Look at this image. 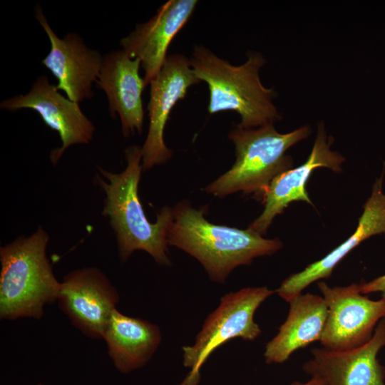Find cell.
I'll list each match as a JSON object with an SVG mask.
<instances>
[{"label":"cell","mask_w":385,"mask_h":385,"mask_svg":"<svg viewBox=\"0 0 385 385\" xmlns=\"http://www.w3.org/2000/svg\"><path fill=\"white\" fill-rule=\"evenodd\" d=\"M168 245L195 258L213 282L224 283L236 267L249 265L255 258L274 254L282 247L278 238L266 239L250 229L215 225L184 200L173 207Z\"/></svg>","instance_id":"cell-1"},{"label":"cell","mask_w":385,"mask_h":385,"mask_svg":"<svg viewBox=\"0 0 385 385\" xmlns=\"http://www.w3.org/2000/svg\"><path fill=\"white\" fill-rule=\"evenodd\" d=\"M126 168L114 173L98 168L96 182L106 197L102 214L110 220L116 235L119 257L125 262L136 250L148 253L160 265L170 266L167 235L173 220V208L163 207L155 222L146 217L138 196L142 150L138 145L125 150Z\"/></svg>","instance_id":"cell-2"},{"label":"cell","mask_w":385,"mask_h":385,"mask_svg":"<svg viewBox=\"0 0 385 385\" xmlns=\"http://www.w3.org/2000/svg\"><path fill=\"white\" fill-rule=\"evenodd\" d=\"M247 58L235 66L209 48L195 46L190 61L197 78L207 85L210 114L234 111L241 119L238 125L244 128L274 124L281 118L273 103L276 93L265 87L259 76L265 59L257 52H250Z\"/></svg>","instance_id":"cell-3"},{"label":"cell","mask_w":385,"mask_h":385,"mask_svg":"<svg viewBox=\"0 0 385 385\" xmlns=\"http://www.w3.org/2000/svg\"><path fill=\"white\" fill-rule=\"evenodd\" d=\"M49 237L41 227L0 248V318L40 319L58 300L61 282L46 256Z\"/></svg>","instance_id":"cell-4"},{"label":"cell","mask_w":385,"mask_h":385,"mask_svg":"<svg viewBox=\"0 0 385 385\" xmlns=\"http://www.w3.org/2000/svg\"><path fill=\"white\" fill-rule=\"evenodd\" d=\"M310 131L308 125L280 133L274 124L257 128H244L237 125L228 134L235 145V162L205 190L220 198L237 192L262 197L277 176L292 169L293 160L286 154L287 150L306 138Z\"/></svg>","instance_id":"cell-5"},{"label":"cell","mask_w":385,"mask_h":385,"mask_svg":"<svg viewBox=\"0 0 385 385\" xmlns=\"http://www.w3.org/2000/svg\"><path fill=\"white\" fill-rule=\"evenodd\" d=\"M275 290L267 287H245L223 295L219 305L205 319L195 342L182 348L183 365L190 371L180 385H198L200 370L211 354L235 338L246 341L262 333L254 316Z\"/></svg>","instance_id":"cell-6"},{"label":"cell","mask_w":385,"mask_h":385,"mask_svg":"<svg viewBox=\"0 0 385 385\" xmlns=\"http://www.w3.org/2000/svg\"><path fill=\"white\" fill-rule=\"evenodd\" d=\"M317 287L327 307V317L320 343L322 347L341 351L360 346L372 337L385 317V300H372L360 291L359 284Z\"/></svg>","instance_id":"cell-7"},{"label":"cell","mask_w":385,"mask_h":385,"mask_svg":"<svg viewBox=\"0 0 385 385\" xmlns=\"http://www.w3.org/2000/svg\"><path fill=\"white\" fill-rule=\"evenodd\" d=\"M0 108L11 112L31 109L48 127L58 132L61 145L51 152L50 160L53 165L58 163L69 147L89 143L96 130L93 123L83 113L79 103L59 93L45 75L38 76L26 94L2 101Z\"/></svg>","instance_id":"cell-8"},{"label":"cell","mask_w":385,"mask_h":385,"mask_svg":"<svg viewBox=\"0 0 385 385\" xmlns=\"http://www.w3.org/2000/svg\"><path fill=\"white\" fill-rule=\"evenodd\" d=\"M200 82L189 58L182 54L168 56L160 73L149 84V126L141 147L143 170L165 163L172 157L173 151L164 140L165 125L173 108L185 97L190 87Z\"/></svg>","instance_id":"cell-9"},{"label":"cell","mask_w":385,"mask_h":385,"mask_svg":"<svg viewBox=\"0 0 385 385\" xmlns=\"http://www.w3.org/2000/svg\"><path fill=\"white\" fill-rule=\"evenodd\" d=\"M57 302L60 309L84 335L103 339L107 324L117 309L119 294L103 272L86 267L63 277Z\"/></svg>","instance_id":"cell-10"},{"label":"cell","mask_w":385,"mask_h":385,"mask_svg":"<svg viewBox=\"0 0 385 385\" xmlns=\"http://www.w3.org/2000/svg\"><path fill=\"white\" fill-rule=\"evenodd\" d=\"M35 17L50 41V51L41 63L57 79L56 88L77 103L92 98L93 83L98 79L103 56L87 46L76 33L68 32L59 38L39 6L35 9Z\"/></svg>","instance_id":"cell-11"},{"label":"cell","mask_w":385,"mask_h":385,"mask_svg":"<svg viewBox=\"0 0 385 385\" xmlns=\"http://www.w3.org/2000/svg\"><path fill=\"white\" fill-rule=\"evenodd\" d=\"M384 346L385 320L382 319L368 342L341 351L314 348L302 369L326 385H385V369L377 357Z\"/></svg>","instance_id":"cell-12"},{"label":"cell","mask_w":385,"mask_h":385,"mask_svg":"<svg viewBox=\"0 0 385 385\" xmlns=\"http://www.w3.org/2000/svg\"><path fill=\"white\" fill-rule=\"evenodd\" d=\"M196 0H170L147 21L138 24L120 46L130 58L141 62L146 86L158 75L168 58L170 43L192 16Z\"/></svg>","instance_id":"cell-13"},{"label":"cell","mask_w":385,"mask_h":385,"mask_svg":"<svg viewBox=\"0 0 385 385\" xmlns=\"http://www.w3.org/2000/svg\"><path fill=\"white\" fill-rule=\"evenodd\" d=\"M333 138L327 137L324 125L318 123L317 134L307 160L301 165L277 176L262 195L264 210L249 228L264 235L273 219L292 201L302 200L312 205L306 190V183L312 173L318 168H327L334 172L342 170L344 158L331 149Z\"/></svg>","instance_id":"cell-14"},{"label":"cell","mask_w":385,"mask_h":385,"mask_svg":"<svg viewBox=\"0 0 385 385\" xmlns=\"http://www.w3.org/2000/svg\"><path fill=\"white\" fill-rule=\"evenodd\" d=\"M140 66L139 59L130 58L123 50L112 51L103 56L96 82L106 93L111 116H118L124 137L143 131L142 94L146 85L139 73Z\"/></svg>","instance_id":"cell-15"},{"label":"cell","mask_w":385,"mask_h":385,"mask_svg":"<svg viewBox=\"0 0 385 385\" xmlns=\"http://www.w3.org/2000/svg\"><path fill=\"white\" fill-rule=\"evenodd\" d=\"M383 178L384 174L373 185L371 194L364 205L363 212L354 233L321 260L286 278L275 290L282 299L288 302L312 283L329 277L337 264L361 242L376 235H385Z\"/></svg>","instance_id":"cell-16"},{"label":"cell","mask_w":385,"mask_h":385,"mask_svg":"<svg viewBox=\"0 0 385 385\" xmlns=\"http://www.w3.org/2000/svg\"><path fill=\"white\" fill-rule=\"evenodd\" d=\"M287 302V317L265 348L264 357L268 364L286 361L295 351L320 341L322 336L327 317L322 296L301 293Z\"/></svg>","instance_id":"cell-17"},{"label":"cell","mask_w":385,"mask_h":385,"mask_svg":"<svg viewBox=\"0 0 385 385\" xmlns=\"http://www.w3.org/2000/svg\"><path fill=\"white\" fill-rule=\"evenodd\" d=\"M103 339L115 369L123 374L144 366L161 342L159 327L145 319L125 315L115 309Z\"/></svg>","instance_id":"cell-18"},{"label":"cell","mask_w":385,"mask_h":385,"mask_svg":"<svg viewBox=\"0 0 385 385\" xmlns=\"http://www.w3.org/2000/svg\"><path fill=\"white\" fill-rule=\"evenodd\" d=\"M360 291L366 294L374 292H379L381 298L385 300V274L373 279L372 280L359 284Z\"/></svg>","instance_id":"cell-19"},{"label":"cell","mask_w":385,"mask_h":385,"mask_svg":"<svg viewBox=\"0 0 385 385\" xmlns=\"http://www.w3.org/2000/svg\"><path fill=\"white\" fill-rule=\"evenodd\" d=\"M290 385H326V384L319 378L310 377V379L308 381H306L304 382L295 381L292 382Z\"/></svg>","instance_id":"cell-20"},{"label":"cell","mask_w":385,"mask_h":385,"mask_svg":"<svg viewBox=\"0 0 385 385\" xmlns=\"http://www.w3.org/2000/svg\"><path fill=\"white\" fill-rule=\"evenodd\" d=\"M36 385H47V384H41V383H39V384H37Z\"/></svg>","instance_id":"cell-21"},{"label":"cell","mask_w":385,"mask_h":385,"mask_svg":"<svg viewBox=\"0 0 385 385\" xmlns=\"http://www.w3.org/2000/svg\"><path fill=\"white\" fill-rule=\"evenodd\" d=\"M384 319L385 320V317H384Z\"/></svg>","instance_id":"cell-22"}]
</instances>
